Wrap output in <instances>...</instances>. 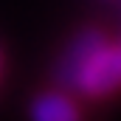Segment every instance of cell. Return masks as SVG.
Returning a JSON list of instances; mask_svg holds the SVG:
<instances>
[{
  "instance_id": "1",
  "label": "cell",
  "mask_w": 121,
  "mask_h": 121,
  "mask_svg": "<svg viewBox=\"0 0 121 121\" xmlns=\"http://www.w3.org/2000/svg\"><path fill=\"white\" fill-rule=\"evenodd\" d=\"M76 87L90 93V96H104V93L118 90L121 87V48L101 45L79 70Z\"/></svg>"
},
{
  "instance_id": "2",
  "label": "cell",
  "mask_w": 121,
  "mask_h": 121,
  "mask_svg": "<svg viewBox=\"0 0 121 121\" xmlns=\"http://www.w3.org/2000/svg\"><path fill=\"white\" fill-rule=\"evenodd\" d=\"M101 45H104V37H101L99 31H85V34H79V37L70 42V48L62 54L59 68H56V79H59L65 87H76L79 70L85 68V62L90 59Z\"/></svg>"
},
{
  "instance_id": "3",
  "label": "cell",
  "mask_w": 121,
  "mask_h": 121,
  "mask_svg": "<svg viewBox=\"0 0 121 121\" xmlns=\"http://www.w3.org/2000/svg\"><path fill=\"white\" fill-rule=\"evenodd\" d=\"M31 118L34 121H79V113H76L73 101L65 99L62 93H45L34 101Z\"/></svg>"
}]
</instances>
